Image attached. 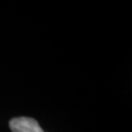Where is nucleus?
Masks as SVG:
<instances>
[{
    "instance_id": "obj_1",
    "label": "nucleus",
    "mask_w": 132,
    "mask_h": 132,
    "mask_svg": "<svg viewBox=\"0 0 132 132\" xmlns=\"http://www.w3.org/2000/svg\"><path fill=\"white\" fill-rule=\"evenodd\" d=\"M9 126L12 132H44L35 119L26 117L11 119Z\"/></svg>"
}]
</instances>
